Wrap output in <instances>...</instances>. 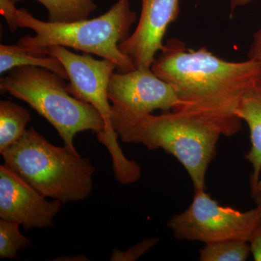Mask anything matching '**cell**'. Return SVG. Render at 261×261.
Here are the masks:
<instances>
[{
    "label": "cell",
    "instance_id": "7402d4cb",
    "mask_svg": "<svg viewBox=\"0 0 261 261\" xmlns=\"http://www.w3.org/2000/svg\"><path fill=\"white\" fill-rule=\"evenodd\" d=\"M253 1L254 0H230V14L232 15L238 8L245 6Z\"/></svg>",
    "mask_w": 261,
    "mask_h": 261
},
{
    "label": "cell",
    "instance_id": "2e32d148",
    "mask_svg": "<svg viewBox=\"0 0 261 261\" xmlns=\"http://www.w3.org/2000/svg\"><path fill=\"white\" fill-rule=\"evenodd\" d=\"M20 226L15 221L0 219L1 258H17L19 250H25L29 246H32V240L20 233Z\"/></svg>",
    "mask_w": 261,
    "mask_h": 261
},
{
    "label": "cell",
    "instance_id": "44dd1931",
    "mask_svg": "<svg viewBox=\"0 0 261 261\" xmlns=\"http://www.w3.org/2000/svg\"><path fill=\"white\" fill-rule=\"evenodd\" d=\"M251 188V195L256 207H259L261 210V176L255 186L250 187Z\"/></svg>",
    "mask_w": 261,
    "mask_h": 261
},
{
    "label": "cell",
    "instance_id": "ba28073f",
    "mask_svg": "<svg viewBox=\"0 0 261 261\" xmlns=\"http://www.w3.org/2000/svg\"><path fill=\"white\" fill-rule=\"evenodd\" d=\"M108 97L113 105L137 112L152 113L178 111L181 106L174 88L151 68L113 73L110 80Z\"/></svg>",
    "mask_w": 261,
    "mask_h": 261
},
{
    "label": "cell",
    "instance_id": "5b68a950",
    "mask_svg": "<svg viewBox=\"0 0 261 261\" xmlns=\"http://www.w3.org/2000/svg\"><path fill=\"white\" fill-rule=\"evenodd\" d=\"M64 80L44 68L17 67L2 77L0 90L28 103L56 128L65 147L79 154L74 146L76 134L93 130L98 137L105 132L106 124L92 105L80 100L68 92Z\"/></svg>",
    "mask_w": 261,
    "mask_h": 261
},
{
    "label": "cell",
    "instance_id": "3957f363",
    "mask_svg": "<svg viewBox=\"0 0 261 261\" xmlns=\"http://www.w3.org/2000/svg\"><path fill=\"white\" fill-rule=\"evenodd\" d=\"M2 155L7 166L47 198L75 202L93 190L95 168L90 160L51 145L34 127Z\"/></svg>",
    "mask_w": 261,
    "mask_h": 261
},
{
    "label": "cell",
    "instance_id": "30bf717a",
    "mask_svg": "<svg viewBox=\"0 0 261 261\" xmlns=\"http://www.w3.org/2000/svg\"><path fill=\"white\" fill-rule=\"evenodd\" d=\"M142 10L137 28L119 44L136 69H149L165 44L163 38L170 24L180 13V0H141Z\"/></svg>",
    "mask_w": 261,
    "mask_h": 261
},
{
    "label": "cell",
    "instance_id": "52a82bcc",
    "mask_svg": "<svg viewBox=\"0 0 261 261\" xmlns=\"http://www.w3.org/2000/svg\"><path fill=\"white\" fill-rule=\"evenodd\" d=\"M261 219V210L240 211L220 205L205 189H195L188 208L174 215L168 227L177 240L206 244L240 240L249 243Z\"/></svg>",
    "mask_w": 261,
    "mask_h": 261
},
{
    "label": "cell",
    "instance_id": "8fae6325",
    "mask_svg": "<svg viewBox=\"0 0 261 261\" xmlns=\"http://www.w3.org/2000/svg\"><path fill=\"white\" fill-rule=\"evenodd\" d=\"M236 114L247 123L250 130L251 145L245 157L252 166L250 178L252 187L261 176V78L244 94Z\"/></svg>",
    "mask_w": 261,
    "mask_h": 261
},
{
    "label": "cell",
    "instance_id": "5bb4252c",
    "mask_svg": "<svg viewBox=\"0 0 261 261\" xmlns=\"http://www.w3.org/2000/svg\"><path fill=\"white\" fill-rule=\"evenodd\" d=\"M14 3L22 0H12ZM48 11L50 23H71L88 19L97 8L93 0H37Z\"/></svg>",
    "mask_w": 261,
    "mask_h": 261
},
{
    "label": "cell",
    "instance_id": "ac0fdd59",
    "mask_svg": "<svg viewBox=\"0 0 261 261\" xmlns=\"http://www.w3.org/2000/svg\"><path fill=\"white\" fill-rule=\"evenodd\" d=\"M17 10L15 3L12 0H0V13L6 20L12 32H15L18 29L15 25Z\"/></svg>",
    "mask_w": 261,
    "mask_h": 261
},
{
    "label": "cell",
    "instance_id": "ffe728a7",
    "mask_svg": "<svg viewBox=\"0 0 261 261\" xmlns=\"http://www.w3.org/2000/svg\"><path fill=\"white\" fill-rule=\"evenodd\" d=\"M249 244L251 249V253L254 260L261 261V219L252 233L251 239Z\"/></svg>",
    "mask_w": 261,
    "mask_h": 261
},
{
    "label": "cell",
    "instance_id": "d6986e66",
    "mask_svg": "<svg viewBox=\"0 0 261 261\" xmlns=\"http://www.w3.org/2000/svg\"><path fill=\"white\" fill-rule=\"evenodd\" d=\"M247 59L256 61L261 65V27L252 36V41L247 53Z\"/></svg>",
    "mask_w": 261,
    "mask_h": 261
},
{
    "label": "cell",
    "instance_id": "6da1fadb",
    "mask_svg": "<svg viewBox=\"0 0 261 261\" xmlns=\"http://www.w3.org/2000/svg\"><path fill=\"white\" fill-rule=\"evenodd\" d=\"M159 53L151 69L174 88L181 102L178 111L214 123L225 137L241 129L237 110L244 94L261 78L260 63L227 61L206 47L190 49L173 39Z\"/></svg>",
    "mask_w": 261,
    "mask_h": 261
},
{
    "label": "cell",
    "instance_id": "e0dca14e",
    "mask_svg": "<svg viewBox=\"0 0 261 261\" xmlns=\"http://www.w3.org/2000/svg\"><path fill=\"white\" fill-rule=\"evenodd\" d=\"M159 239L149 238L143 240L137 245L130 247L126 251L115 249L111 255V260L112 261H135L142 257L144 254L149 251L152 247L159 243Z\"/></svg>",
    "mask_w": 261,
    "mask_h": 261
},
{
    "label": "cell",
    "instance_id": "8992f818",
    "mask_svg": "<svg viewBox=\"0 0 261 261\" xmlns=\"http://www.w3.org/2000/svg\"><path fill=\"white\" fill-rule=\"evenodd\" d=\"M45 49L65 67L70 80L68 92L80 100L92 105L104 120L106 129L97 139L111 154L117 181L123 185L138 181L142 176L140 166L123 154L111 123L112 106L109 103L108 90L111 76L117 70L116 63L108 59H94L89 53L75 54L63 46H49Z\"/></svg>",
    "mask_w": 261,
    "mask_h": 261
},
{
    "label": "cell",
    "instance_id": "277c9868",
    "mask_svg": "<svg viewBox=\"0 0 261 261\" xmlns=\"http://www.w3.org/2000/svg\"><path fill=\"white\" fill-rule=\"evenodd\" d=\"M137 14L130 9L128 0H118L107 13L93 19L71 23H50L34 18L25 9H18L17 28H28L36 33L20 38L18 44L34 49L60 45L94 54L114 62L117 71L135 70L128 57L119 49V44L129 37L130 27Z\"/></svg>",
    "mask_w": 261,
    "mask_h": 261
},
{
    "label": "cell",
    "instance_id": "9a60e30c",
    "mask_svg": "<svg viewBox=\"0 0 261 261\" xmlns=\"http://www.w3.org/2000/svg\"><path fill=\"white\" fill-rule=\"evenodd\" d=\"M251 253L249 243L240 240L206 244L200 252L201 261H245Z\"/></svg>",
    "mask_w": 261,
    "mask_h": 261
},
{
    "label": "cell",
    "instance_id": "4fadbf2b",
    "mask_svg": "<svg viewBox=\"0 0 261 261\" xmlns=\"http://www.w3.org/2000/svg\"><path fill=\"white\" fill-rule=\"evenodd\" d=\"M28 110L8 100L0 101V153L14 145L32 121Z\"/></svg>",
    "mask_w": 261,
    "mask_h": 261
},
{
    "label": "cell",
    "instance_id": "7c38bea8",
    "mask_svg": "<svg viewBox=\"0 0 261 261\" xmlns=\"http://www.w3.org/2000/svg\"><path fill=\"white\" fill-rule=\"evenodd\" d=\"M34 66L50 70L64 80H68V73L61 61L56 57L42 50L31 49L20 44H0V73L10 71L17 67Z\"/></svg>",
    "mask_w": 261,
    "mask_h": 261
},
{
    "label": "cell",
    "instance_id": "9c48e42d",
    "mask_svg": "<svg viewBox=\"0 0 261 261\" xmlns=\"http://www.w3.org/2000/svg\"><path fill=\"white\" fill-rule=\"evenodd\" d=\"M46 198L6 165L0 166V219L27 230L50 227L62 202Z\"/></svg>",
    "mask_w": 261,
    "mask_h": 261
},
{
    "label": "cell",
    "instance_id": "7a4b0ae2",
    "mask_svg": "<svg viewBox=\"0 0 261 261\" xmlns=\"http://www.w3.org/2000/svg\"><path fill=\"white\" fill-rule=\"evenodd\" d=\"M111 123L123 142L163 149L181 163L195 189H205L207 168L216 152L221 129L214 123L183 111L161 115L137 112L113 105Z\"/></svg>",
    "mask_w": 261,
    "mask_h": 261
}]
</instances>
